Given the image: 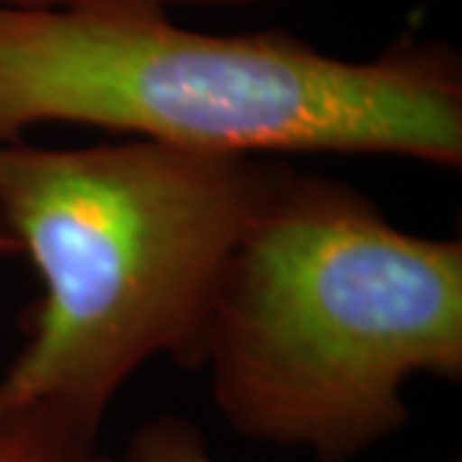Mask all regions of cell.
<instances>
[{
  "label": "cell",
  "instance_id": "obj_1",
  "mask_svg": "<svg viewBox=\"0 0 462 462\" xmlns=\"http://www.w3.org/2000/svg\"><path fill=\"white\" fill-rule=\"evenodd\" d=\"M80 124L206 154L462 167V60L398 39L345 60L288 32L208 33L149 0L0 3V144Z\"/></svg>",
  "mask_w": 462,
  "mask_h": 462
},
{
  "label": "cell",
  "instance_id": "obj_2",
  "mask_svg": "<svg viewBox=\"0 0 462 462\" xmlns=\"http://www.w3.org/2000/svg\"><path fill=\"white\" fill-rule=\"evenodd\" d=\"M216 413L260 445L349 462L462 375V242L401 229L352 182L278 162L200 331Z\"/></svg>",
  "mask_w": 462,
  "mask_h": 462
},
{
  "label": "cell",
  "instance_id": "obj_3",
  "mask_svg": "<svg viewBox=\"0 0 462 462\" xmlns=\"http://www.w3.org/2000/svg\"><path fill=\"white\" fill-rule=\"evenodd\" d=\"M270 157L144 139L80 149L0 144V252L44 288L0 375V413L42 409L98 439L129 380L193 367L231 254L273 190Z\"/></svg>",
  "mask_w": 462,
  "mask_h": 462
},
{
  "label": "cell",
  "instance_id": "obj_4",
  "mask_svg": "<svg viewBox=\"0 0 462 462\" xmlns=\"http://www.w3.org/2000/svg\"><path fill=\"white\" fill-rule=\"evenodd\" d=\"M0 462H121L96 437L72 430L54 413L18 409L0 413Z\"/></svg>",
  "mask_w": 462,
  "mask_h": 462
},
{
  "label": "cell",
  "instance_id": "obj_5",
  "mask_svg": "<svg viewBox=\"0 0 462 462\" xmlns=\"http://www.w3.org/2000/svg\"><path fill=\"white\" fill-rule=\"evenodd\" d=\"M121 462H218L206 434L188 419L162 413L134 431Z\"/></svg>",
  "mask_w": 462,
  "mask_h": 462
},
{
  "label": "cell",
  "instance_id": "obj_6",
  "mask_svg": "<svg viewBox=\"0 0 462 462\" xmlns=\"http://www.w3.org/2000/svg\"><path fill=\"white\" fill-rule=\"evenodd\" d=\"M5 5H18V8H57V5H72V3H85V0H0ZM149 3H196V5H254V3H270V0H149Z\"/></svg>",
  "mask_w": 462,
  "mask_h": 462
}]
</instances>
